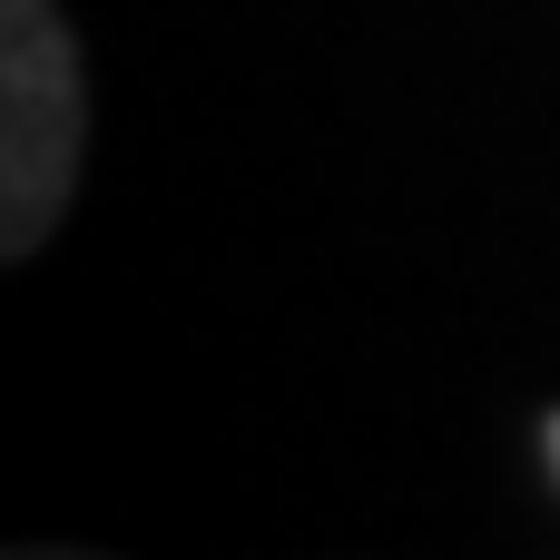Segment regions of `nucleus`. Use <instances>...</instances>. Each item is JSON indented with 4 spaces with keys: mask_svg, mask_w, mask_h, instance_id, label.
<instances>
[{
    "mask_svg": "<svg viewBox=\"0 0 560 560\" xmlns=\"http://www.w3.org/2000/svg\"><path fill=\"white\" fill-rule=\"evenodd\" d=\"M541 453H551V482H560V413L541 423Z\"/></svg>",
    "mask_w": 560,
    "mask_h": 560,
    "instance_id": "obj_3",
    "label": "nucleus"
},
{
    "mask_svg": "<svg viewBox=\"0 0 560 560\" xmlns=\"http://www.w3.org/2000/svg\"><path fill=\"white\" fill-rule=\"evenodd\" d=\"M10 560H98V551H59V541H20Z\"/></svg>",
    "mask_w": 560,
    "mask_h": 560,
    "instance_id": "obj_2",
    "label": "nucleus"
},
{
    "mask_svg": "<svg viewBox=\"0 0 560 560\" xmlns=\"http://www.w3.org/2000/svg\"><path fill=\"white\" fill-rule=\"evenodd\" d=\"M89 79L59 0H0V256H30L79 187Z\"/></svg>",
    "mask_w": 560,
    "mask_h": 560,
    "instance_id": "obj_1",
    "label": "nucleus"
}]
</instances>
